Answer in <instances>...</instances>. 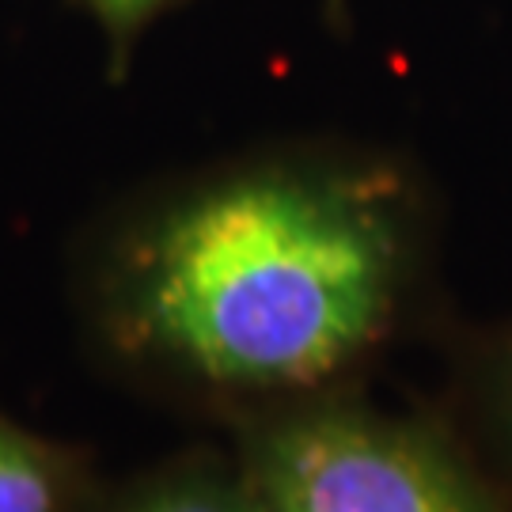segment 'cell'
<instances>
[{
    "instance_id": "cell-1",
    "label": "cell",
    "mask_w": 512,
    "mask_h": 512,
    "mask_svg": "<svg viewBox=\"0 0 512 512\" xmlns=\"http://www.w3.org/2000/svg\"><path fill=\"white\" fill-rule=\"evenodd\" d=\"M414 270L395 171L255 160L133 217L99 274V330L133 372L255 414L338 391L395 330Z\"/></svg>"
},
{
    "instance_id": "cell-2",
    "label": "cell",
    "mask_w": 512,
    "mask_h": 512,
    "mask_svg": "<svg viewBox=\"0 0 512 512\" xmlns=\"http://www.w3.org/2000/svg\"><path fill=\"white\" fill-rule=\"evenodd\" d=\"M239 463L266 512H512L456 421L338 391L239 418Z\"/></svg>"
},
{
    "instance_id": "cell-3",
    "label": "cell",
    "mask_w": 512,
    "mask_h": 512,
    "mask_svg": "<svg viewBox=\"0 0 512 512\" xmlns=\"http://www.w3.org/2000/svg\"><path fill=\"white\" fill-rule=\"evenodd\" d=\"M95 486L73 448L0 410V512H88Z\"/></svg>"
},
{
    "instance_id": "cell-4",
    "label": "cell",
    "mask_w": 512,
    "mask_h": 512,
    "mask_svg": "<svg viewBox=\"0 0 512 512\" xmlns=\"http://www.w3.org/2000/svg\"><path fill=\"white\" fill-rule=\"evenodd\" d=\"M88 512H266L236 459L194 452L133 478L126 490L95 497Z\"/></svg>"
},
{
    "instance_id": "cell-5",
    "label": "cell",
    "mask_w": 512,
    "mask_h": 512,
    "mask_svg": "<svg viewBox=\"0 0 512 512\" xmlns=\"http://www.w3.org/2000/svg\"><path fill=\"white\" fill-rule=\"evenodd\" d=\"M459 433L512 501V338L490 346L471 368Z\"/></svg>"
},
{
    "instance_id": "cell-6",
    "label": "cell",
    "mask_w": 512,
    "mask_h": 512,
    "mask_svg": "<svg viewBox=\"0 0 512 512\" xmlns=\"http://www.w3.org/2000/svg\"><path fill=\"white\" fill-rule=\"evenodd\" d=\"M88 4H92L95 16L107 23L110 35L129 38L145 19L156 16L167 0H88Z\"/></svg>"
}]
</instances>
